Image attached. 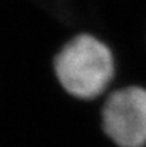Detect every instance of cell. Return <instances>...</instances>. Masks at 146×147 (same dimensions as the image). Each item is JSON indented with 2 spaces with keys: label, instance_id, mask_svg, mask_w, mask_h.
I'll use <instances>...</instances> for the list:
<instances>
[{
  "label": "cell",
  "instance_id": "cell-1",
  "mask_svg": "<svg viewBox=\"0 0 146 147\" xmlns=\"http://www.w3.org/2000/svg\"><path fill=\"white\" fill-rule=\"evenodd\" d=\"M53 74L69 97L82 103H96L117 83L116 53L96 34L77 33L54 54Z\"/></svg>",
  "mask_w": 146,
  "mask_h": 147
},
{
  "label": "cell",
  "instance_id": "cell-2",
  "mask_svg": "<svg viewBox=\"0 0 146 147\" xmlns=\"http://www.w3.org/2000/svg\"><path fill=\"white\" fill-rule=\"evenodd\" d=\"M100 129L117 147H146V87L115 86L99 106Z\"/></svg>",
  "mask_w": 146,
  "mask_h": 147
}]
</instances>
